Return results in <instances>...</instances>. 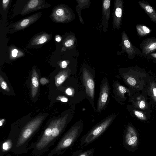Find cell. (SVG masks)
Here are the masks:
<instances>
[{"label":"cell","instance_id":"obj_32","mask_svg":"<svg viewBox=\"0 0 156 156\" xmlns=\"http://www.w3.org/2000/svg\"><path fill=\"white\" fill-rule=\"evenodd\" d=\"M65 92L66 94L67 95L71 96L73 94V92L72 89L70 88H68L66 90Z\"/></svg>","mask_w":156,"mask_h":156},{"label":"cell","instance_id":"obj_28","mask_svg":"<svg viewBox=\"0 0 156 156\" xmlns=\"http://www.w3.org/2000/svg\"><path fill=\"white\" fill-rule=\"evenodd\" d=\"M138 104L139 107L140 109H144L146 107V103L143 100L139 101Z\"/></svg>","mask_w":156,"mask_h":156},{"label":"cell","instance_id":"obj_24","mask_svg":"<svg viewBox=\"0 0 156 156\" xmlns=\"http://www.w3.org/2000/svg\"><path fill=\"white\" fill-rule=\"evenodd\" d=\"M64 41V46L66 48H69L74 44L75 41V37L73 36L69 37Z\"/></svg>","mask_w":156,"mask_h":156},{"label":"cell","instance_id":"obj_2","mask_svg":"<svg viewBox=\"0 0 156 156\" xmlns=\"http://www.w3.org/2000/svg\"><path fill=\"white\" fill-rule=\"evenodd\" d=\"M83 127V123L81 121L74 124L62 137L54 149V152L58 153H63L66 150L72 146L82 133Z\"/></svg>","mask_w":156,"mask_h":156},{"label":"cell","instance_id":"obj_11","mask_svg":"<svg viewBox=\"0 0 156 156\" xmlns=\"http://www.w3.org/2000/svg\"><path fill=\"white\" fill-rule=\"evenodd\" d=\"M48 4L47 5L44 1L42 0H31L29 1L23 8L21 14L26 15L31 12L39 9L47 8L48 6Z\"/></svg>","mask_w":156,"mask_h":156},{"label":"cell","instance_id":"obj_31","mask_svg":"<svg viewBox=\"0 0 156 156\" xmlns=\"http://www.w3.org/2000/svg\"><path fill=\"white\" fill-rule=\"evenodd\" d=\"M41 83L42 85H45L49 82L48 80L45 78L43 77L40 80Z\"/></svg>","mask_w":156,"mask_h":156},{"label":"cell","instance_id":"obj_17","mask_svg":"<svg viewBox=\"0 0 156 156\" xmlns=\"http://www.w3.org/2000/svg\"><path fill=\"white\" fill-rule=\"evenodd\" d=\"M138 3L151 20L156 23V12L153 8L146 2L139 1Z\"/></svg>","mask_w":156,"mask_h":156},{"label":"cell","instance_id":"obj_12","mask_svg":"<svg viewBox=\"0 0 156 156\" xmlns=\"http://www.w3.org/2000/svg\"><path fill=\"white\" fill-rule=\"evenodd\" d=\"M110 4L111 1L110 0H105L102 3L103 18L100 27H101L103 26L104 32H106L108 26V21L110 15Z\"/></svg>","mask_w":156,"mask_h":156},{"label":"cell","instance_id":"obj_1","mask_svg":"<svg viewBox=\"0 0 156 156\" xmlns=\"http://www.w3.org/2000/svg\"><path fill=\"white\" fill-rule=\"evenodd\" d=\"M116 116V114H110L97 124L83 136L80 145L86 146L96 140L109 127Z\"/></svg>","mask_w":156,"mask_h":156},{"label":"cell","instance_id":"obj_35","mask_svg":"<svg viewBox=\"0 0 156 156\" xmlns=\"http://www.w3.org/2000/svg\"><path fill=\"white\" fill-rule=\"evenodd\" d=\"M55 40L57 42H60L61 40V37L59 35H57L55 37Z\"/></svg>","mask_w":156,"mask_h":156},{"label":"cell","instance_id":"obj_5","mask_svg":"<svg viewBox=\"0 0 156 156\" xmlns=\"http://www.w3.org/2000/svg\"><path fill=\"white\" fill-rule=\"evenodd\" d=\"M110 91L109 85L107 78L103 79L101 82L98 100L97 111L101 112L104 110L106 104Z\"/></svg>","mask_w":156,"mask_h":156},{"label":"cell","instance_id":"obj_21","mask_svg":"<svg viewBox=\"0 0 156 156\" xmlns=\"http://www.w3.org/2000/svg\"><path fill=\"white\" fill-rule=\"evenodd\" d=\"M94 152L95 149L93 148L85 151L78 150L73 153L71 156H93Z\"/></svg>","mask_w":156,"mask_h":156},{"label":"cell","instance_id":"obj_34","mask_svg":"<svg viewBox=\"0 0 156 156\" xmlns=\"http://www.w3.org/2000/svg\"><path fill=\"white\" fill-rule=\"evenodd\" d=\"M18 51L16 49H14L12 50V55L13 57L15 58L17 55Z\"/></svg>","mask_w":156,"mask_h":156},{"label":"cell","instance_id":"obj_13","mask_svg":"<svg viewBox=\"0 0 156 156\" xmlns=\"http://www.w3.org/2000/svg\"><path fill=\"white\" fill-rule=\"evenodd\" d=\"M121 44L122 49L127 53L129 57H133L136 54V48L131 43L124 31L122 34Z\"/></svg>","mask_w":156,"mask_h":156},{"label":"cell","instance_id":"obj_26","mask_svg":"<svg viewBox=\"0 0 156 156\" xmlns=\"http://www.w3.org/2000/svg\"><path fill=\"white\" fill-rule=\"evenodd\" d=\"M134 113L136 116L140 120H146V118L145 115L140 111L135 110L134 111Z\"/></svg>","mask_w":156,"mask_h":156},{"label":"cell","instance_id":"obj_23","mask_svg":"<svg viewBox=\"0 0 156 156\" xmlns=\"http://www.w3.org/2000/svg\"><path fill=\"white\" fill-rule=\"evenodd\" d=\"M149 91L151 97L156 103V86L154 82L150 83Z\"/></svg>","mask_w":156,"mask_h":156},{"label":"cell","instance_id":"obj_33","mask_svg":"<svg viewBox=\"0 0 156 156\" xmlns=\"http://www.w3.org/2000/svg\"><path fill=\"white\" fill-rule=\"evenodd\" d=\"M68 62L66 61H63L61 62V66L62 68L65 69L67 67L68 65Z\"/></svg>","mask_w":156,"mask_h":156},{"label":"cell","instance_id":"obj_36","mask_svg":"<svg viewBox=\"0 0 156 156\" xmlns=\"http://www.w3.org/2000/svg\"><path fill=\"white\" fill-rule=\"evenodd\" d=\"M5 121V120L3 119L0 120V126H1L2 125L3 123Z\"/></svg>","mask_w":156,"mask_h":156},{"label":"cell","instance_id":"obj_27","mask_svg":"<svg viewBox=\"0 0 156 156\" xmlns=\"http://www.w3.org/2000/svg\"><path fill=\"white\" fill-rule=\"evenodd\" d=\"M10 1V0H3L2 1V6L4 10H5L7 8Z\"/></svg>","mask_w":156,"mask_h":156},{"label":"cell","instance_id":"obj_37","mask_svg":"<svg viewBox=\"0 0 156 156\" xmlns=\"http://www.w3.org/2000/svg\"><path fill=\"white\" fill-rule=\"evenodd\" d=\"M151 55L153 57L156 58V53L151 54Z\"/></svg>","mask_w":156,"mask_h":156},{"label":"cell","instance_id":"obj_29","mask_svg":"<svg viewBox=\"0 0 156 156\" xmlns=\"http://www.w3.org/2000/svg\"><path fill=\"white\" fill-rule=\"evenodd\" d=\"M57 100H60L62 102H67L68 101V98L64 96H58L56 99Z\"/></svg>","mask_w":156,"mask_h":156},{"label":"cell","instance_id":"obj_8","mask_svg":"<svg viewBox=\"0 0 156 156\" xmlns=\"http://www.w3.org/2000/svg\"><path fill=\"white\" fill-rule=\"evenodd\" d=\"M68 114H66L62 117L56 119V121L51 130V135L49 140V144L54 139L58 137L67 124Z\"/></svg>","mask_w":156,"mask_h":156},{"label":"cell","instance_id":"obj_25","mask_svg":"<svg viewBox=\"0 0 156 156\" xmlns=\"http://www.w3.org/2000/svg\"><path fill=\"white\" fill-rule=\"evenodd\" d=\"M0 85L1 88L4 90L7 91H10L7 84L1 75L0 76Z\"/></svg>","mask_w":156,"mask_h":156},{"label":"cell","instance_id":"obj_30","mask_svg":"<svg viewBox=\"0 0 156 156\" xmlns=\"http://www.w3.org/2000/svg\"><path fill=\"white\" fill-rule=\"evenodd\" d=\"M9 142L8 141H7L5 142L2 145L3 149L5 150H7L9 147Z\"/></svg>","mask_w":156,"mask_h":156},{"label":"cell","instance_id":"obj_22","mask_svg":"<svg viewBox=\"0 0 156 156\" xmlns=\"http://www.w3.org/2000/svg\"><path fill=\"white\" fill-rule=\"evenodd\" d=\"M136 27L138 34L140 36H145L150 33L151 31L149 28L144 26L137 24Z\"/></svg>","mask_w":156,"mask_h":156},{"label":"cell","instance_id":"obj_6","mask_svg":"<svg viewBox=\"0 0 156 156\" xmlns=\"http://www.w3.org/2000/svg\"><path fill=\"white\" fill-rule=\"evenodd\" d=\"M138 136L136 132L131 126H127L124 134L123 144L127 149L130 150L135 147L137 145Z\"/></svg>","mask_w":156,"mask_h":156},{"label":"cell","instance_id":"obj_14","mask_svg":"<svg viewBox=\"0 0 156 156\" xmlns=\"http://www.w3.org/2000/svg\"><path fill=\"white\" fill-rule=\"evenodd\" d=\"M51 35L46 33L39 34L35 36L30 41L29 46H35L44 44L49 41Z\"/></svg>","mask_w":156,"mask_h":156},{"label":"cell","instance_id":"obj_15","mask_svg":"<svg viewBox=\"0 0 156 156\" xmlns=\"http://www.w3.org/2000/svg\"><path fill=\"white\" fill-rule=\"evenodd\" d=\"M143 54H147L156 50V38H147L144 41L142 46Z\"/></svg>","mask_w":156,"mask_h":156},{"label":"cell","instance_id":"obj_10","mask_svg":"<svg viewBox=\"0 0 156 156\" xmlns=\"http://www.w3.org/2000/svg\"><path fill=\"white\" fill-rule=\"evenodd\" d=\"M123 3L122 0H115L114 2V7L113 12L112 29L120 28L123 7Z\"/></svg>","mask_w":156,"mask_h":156},{"label":"cell","instance_id":"obj_7","mask_svg":"<svg viewBox=\"0 0 156 156\" xmlns=\"http://www.w3.org/2000/svg\"><path fill=\"white\" fill-rule=\"evenodd\" d=\"M82 81L86 93L91 99L94 98L95 83L90 73L86 69H84L82 73Z\"/></svg>","mask_w":156,"mask_h":156},{"label":"cell","instance_id":"obj_16","mask_svg":"<svg viewBox=\"0 0 156 156\" xmlns=\"http://www.w3.org/2000/svg\"><path fill=\"white\" fill-rule=\"evenodd\" d=\"M39 86V76L35 68L33 69L31 78V95L34 98L37 92Z\"/></svg>","mask_w":156,"mask_h":156},{"label":"cell","instance_id":"obj_20","mask_svg":"<svg viewBox=\"0 0 156 156\" xmlns=\"http://www.w3.org/2000/svg\"><path fill=\"white\" fill-rule=\"evenodd\" d=\"M69 71L68 70L62 71L59 73L55 77L56 86L58 87L61 85L68 77Z\"/></svg>","mask_w":156,"mask_h":156},{"label":"cell","instance_id":"obj_9","mask_svg":"<svg viewBox=\"0 0 156 156\" xmlns=\"http://www.w3.org/2000/svg\"><path fill=\"white\" fill-rule=\"evenodd\" d=\"M41 16V12L36 13L17 22L12 26L10 32L12 33L28 27L37 20Z\"/></svg>","mask_w":156,"mask_h":156},{"label":"cell","instance_id":"obj_18","mask_svg":"<svg viewBox=\"0 0 156 156\" xmlns=\"http://www.w3.org/2000/svg\"><path fill=\"white\" fill-rule=\"evenodd\" d=\"M114 91L117 97H118L122 99L125 98V94L129 92L128 90L126 87L116 81L114 82Z\"/></svg>","mask_w":156,"mask_h":156},{"label":"cell","instance_id":"obj_3","mask_svg":"<svg viewBox=\"0 0 156 156\" xmlns=\"http://www.w3.org/2000/svg\"><path fill=\"white\" fill-rule=\"evenodd\" d=\"M45 118L44 115H40L29 122L21 132L17 143V146H20L27 141L38 128Z\"/></svg>","mask_w":156,"mask_h":156},{"label":"cell","instance_id":"obj_4","mask_svg":"<svg viewBox=\"0 0 156 156\" xmlns=\"http://www.w3.org/2000/svg\"><path fill=\"white\" fill-rule=\"evenodd\" d=\"M51 16L53 21L58 23L69 22L72 18L70 11L64 5H58L55 8Z\"/></svg>","mask_w":156,"mask_h":156},{"label":"cell","instance_id":"obj_19","mask_svg":"<svg viewBox=\"0 0 156 156\" xmlns=\"http://www.w3.org/2000/svg\"><path fill=\"white\" fill-rule=\"evenodd\" d=\"M77 5L76 7V9L77 12L79 20L80 23L83 24H84L83 18L81 16V12L82 9L88 7L90 3V1L89 0H76Z\"/></svg>","mask_w":156,"mask_h":156}]
</instances>
